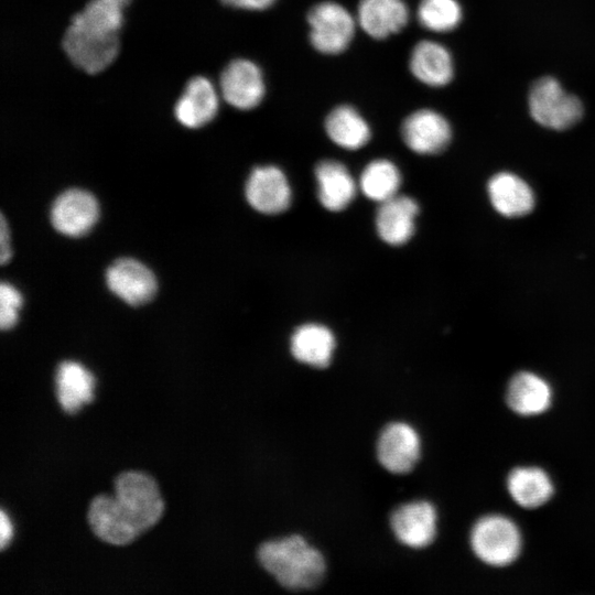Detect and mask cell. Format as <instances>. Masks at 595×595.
Listing matches in <instances>:
<instances>
[{"instance_id": "obj_5", "label": "cell", "mask_w": 595, "mask_h": 595, "mask_svg": "<svg viewBox=\"0 0 595 595\" xmlns=\"http://www.w3.org/2000/svg\"><path fill=\"white\" fill-rule=\"evenodd\" d=\"M529 110L539 125L553 130L569 129L583 116L582 101L549 76L538 79L531 86Z\"/></svg>"}, {"instance_id": "obj_21", "label": "cell", "mask_w": 595, "mask_h": 595, "mask_svg": "<svg viewBox=\"0 0 595 595\" xmlns=\"http://www.w3.org/2000/svg\"><path fill=\"white\" fill-rule=\"evenodd\" d=\"M317 196L324 208L331 212L345 209L355 198L357 186L347 167L334 160L316 165Z\"/></svg>"}, {"instance_id": "obj_2", "label": "cell", "mask_w": 595, "mask_h": 595, "mask_svg": "<svg viewBox=\"0 0 595 595\" xmlns=\"http://www.w3.org/2000/svg\"><path fill=\"white\" fill-rule=\"evenodd\" d=\"M129 3L130 0H89L72 17L62 47L73 65L87 74H98L113 63Z\"/></svg>"}, {"instance_id": "obj_18", "label": "cell", "mask_w": 595, "mask_h": 595, "mask_svg": "<svg viewBox=\"0 0 595 595\" xmlns=\"http://www.w3.org/2000/svg\"><path fill=\"white\" fill-rule=\"evenodd\" d=\"M418 213V203L409 196L397 194L380 203L376 215L379 237L392 246L405 244L414 234Z\"/></svg>"}, {"instance_id": "obj_1", "label": "cell", "mask_w": 595, "mask_h": 595, "mask_svg": "<svg viewBox=\"0 0 595 595\" xmlns=\"http://www.w3.org/2000/svg\"><path fill=\"white\" fill-rule=\"evenodd\" d=\"M113 495H98L89 504L87 519L102 541L125 545L153 527L164 511L159 486L147 473H120Z\"/></svg>"}, {"instance_id": "obj_19", "label": "cell", "mask_w": 595, "mask_h": 595, "mask_svg": "<svg viewBox=\"0 0 595 595\" xmlns=\"http://www.w3.org/2000/svg\"><path fill=\"white\" fill-rule=\"evenodd\" d=\"M409 68L419 82L431 87L445 86L454 76V63L450 51L431 40H422L413 46Z\"/></svg>"}, {"instance_id": "obj_28", "label": "cell", "mask_w": 595, "mask_h": 595, "mask_svg": "<svg viewBox=\"0 0 595 595\" xmlns=\"http://www.w3.org/2000/svg\"><path fill=\"white\" fill-rule=\"evenodd\" d=\"M221 3L238 9L262 11L270 8L277 0H220Z\"/></svg>"}, {"instance_id": "obj_12", "label": "cell", "mask_w": 595, "mask_h": 595, "mask_svg": "<svg viewBox=\"0 0 595 595\" xmlns=\"http://www.w3.org/2000/svg\"><path fill=\"white\" fill-rule=\"evenodd\" d=\"M405 145L418 154H436L451 142L452 128L444 116L433 109H418L401 125Z\"/></svg>"}, {"instance_id": "obj_17", "label": "cell", "mask_w": 595, "mask_h": 595, "mask_svg": "<svg viewBox=\"0 0 595 595\" xmlns=\"http://www.w3.org/2000/svg\"><path fill=\"white\" fill-rule=\"evenodd\" d=\"M403 0H359L357 24L372 39L383 40L399 33L409 22Z\"/></svg>"}, {"instance_id": "obj_16", "label": "cell", "mask_w": 595, "mask_h": 595, "mask_svg": "<svg viewBox=\"0 0 595 595\" xmlns=\"http://www.w3.org/2000/svg\"><path fill=\"white\" fill-rule=\"evenodd\" d=\"M509 498L520 508L537 510L554 497L555 484L547 469L537 465L511 468L505 479Z\"/></svg>"}, {"instance_id": "obj_8", "label": "cell", "mask_w": 595, "mask_h": 595, "mask_svg": "<svg viewBox=\"0 0 595 595\" xmlns=\"http://www.w3.org/2000/svg\"><path fill=\"white\" fill-rule=\"evenodd\" d=\"M379 464L397 475L410 473L421 457L418 432L405 422H390L382 428L376 444Z\"/></svg>"}, {"instance_id": "obj_4", "label": "cell", "mask_w": 595, "mask_h": 595, "mask_svg": "<svg viewBox=\"0 0 595 595\" xmlns=\"http://www.w3.org/2000/svg\"><path fill=\"white\" fill-rule=\"evenodd\" d=\"M469 549L485 566L505 569L520 558L523 534L518 523L507 515L485 513L477 518L468 534Z\"/></svg>"}, {"instance_id": "obj_3", "label": "cell", "mask_w": 595, "mask_h": 595, "mask_svg": "<svg viewBox=\"0 0 595 595\" xmlns=\"http://www.w3.org/2000/svg\"><path fill=\"white\" fill-rule=\"evenodd\" d=\"M257 558L280 586L292 592L314 589L325 577L323 554L299 534L261 543Z\"/></svg>"}, {"instance_id": "obj_10", "label": "cell", "mask_w": 595, "mask_h": 595, "mask_svg": "<svg viewBox=\"0 0 595 595\" xmlns=\"http://www.w3.org/2000/svg\"><path fill=\"white\" fill-rule=\"evenodd\" d=\"M553 401L554 390L550 381L529 370L516 372L505 390L507 408L521 418H536L547 413Z\"/></svg>"}, {"instance_id": "obj_26", "label": "cell", "mask_w": 595, "mask_h": 595, "mask_svg": "<svg viewBox=\"0 0 595 595\" xmlns=\"http://www.w3.org/2000/svg\"><path fill=\"white\" fill-rule=\"evenodd\" d=\"M462 15L457 0H421L416 10L419 23L436 33L450 32L457 28Z\"/></svg>"}, {"instance_id": "obj_20", "label": "cell", "mask_w": 595, "mask_h": 595, "mask_svg": "<svg viewBox=\"0 0 595 595\" xmlns=\"http://www.w3.org/2000/svg\"><path fill=\"white\" fill-rule=\"evenodd\" d=\"M487 191L491 205L502 216L521 217L534 207L531 187L513 173L495 174L488 182Z\"/></svg>"}, {"instance_id": "obj_9", "label": "cell", "mask_w": 595, "mask_h": 595, "mask_svg": "<svg viewBox=\"0 0 595 595\" xmlns=\"http://www.w3.org/2000/svg\"><path fill=\"white\" fill-rule=\"evenodd\" d=\"M389 523L400 543L412 549H424L436 538L437 511L430 501L418 500L393 509Z\"/></svg>"}, {"instance_id": "obj_30", "label": "cell", "mask_w": 595, "mask_h": 595, "mask_svg": "<svg viewBox=\"0 0 595 595\" xmlns=\"http://www.w3.org/2000/svg\"><path fill=\"white\" fill-rule=\"evenodd\" d=\"M12 536V527L9 518L2 510L0 512V545L1 549H4V547L8 544Z\"/></svg>"}, {"instance_id": "obj_11", "label": "cell", "mask_w": 595, "mask_h": 595, "mask_svg": "<svg viewBox=\"0 0 595 595\" xmlns=\"http://www.w3.org/2000/svg\"><path fill=\"white\" fill-rule=\"evenodd\" d=\"M99 207L96 198L87 191L72 188L56 197L51 208V223L61 234L68 237L86 235L96 224Z\"/></svg>"}, {"instance_id": "obj_13", "label": "cell", "mask_w": 595, "mask_h": 595, "mask_svg": "<svg viewBox=\"0 0 595 595\" xmlns=\"http://www.w3.org/2000/svg\"><path fill=\"white\" fill-rule=\"evenodd\" d=\"M220 93L205 76L192 77L174 105L175 119L190 129L209 123L219 110Z\"/></svg>"}, {"instance_id": "obj_6", "label": "cell", "mask_w": 595, "mask_h": 595, "mask_svg": "<svg viewBox=\"0 0 595 595\" xmlns=\"http://www.w3.org/2000/svg\"><path fill=\"white\" fill-rule=\"evenodd\" d=\"M310 42L317 52L336 55L351 43L357 20L344 6L335 1H323L313 6L307 13Z\"/></svg>"}, {"instance_id": "obj_27", "label": "cell", "mask_w": 595, "mask_h": 595, "mask_svg": "<svg viewBox=\"0 0 595 595\" xmlns=\"http://www.w3.org/2000/svg\"><path fill=\"white\" fill-rule=\"evenodd\" d=\"M21 305V293L12 284L2 282L0 284V326L3 331L15 325Z\"/></svg>"}, {"instance_id": "obj_23", "label": "cell", "mask_w": 595, "mask_h": 595, "mask_svg": "<svg viewBox=\"0 0 595 595\" xmlns=\"http://www.w3.org/2000/svg\"><path fill=\"white\" fill-rule=\"evenodd\" d=\"M95 379L83 365L66 360L56 371L57 400L67 413L77 412L80 407L93 400Z\"/></svg>"}, {"instance_id": "obj_24", "label": "cell", "mask_w": 595, "mask_h": 595, "mask_svg": "<svg viewBox=\"0 0 595 595\" xmlns=\"http://www.w3.org/2000/svg\"><path fill=\"white\" fill-rule=\"evenodd\" d=\"M325 131L335 144L346 150L360 149L371 138L368 122L349 105H339L327 115Z\"/></svg>"}, {"instance_id": "obj_15", "label": "cell", "mask_w": 595, "mask_h": 595, "mask_svg": "<svg viewBox=\"0 0 595 595\" xmlns=\"http://www.w3.org/2000/svg\"><path fill=\"white\" fill-rule=\"evenodd\" d=\"M245 192L250 206L262 214H280L291 203L288 178L273 165L255 167L247 180Z\"/></svg>"}, {"instance_id": "obj_29", "label": "cell", "mask_w": 595, "mask_h": 595, "mask_svg": "<svg viewBox=\"0 0 595 595\" xmlns=\"http://www.w3.org/2000/svg\"><path fill=\"white\" fill-rule=\"evenodd\" d=\"M0 262L4 264L9 261L11 257L10 248V235L9 228L7 226L3 215H1V225H0Z\"/></svg>"}, {"instance_id": "obj_14", "label": "cell", "mask_w": 595, "mask_h": 595, "mask_svg": "<svg viewBox=\"0 0 595 595\" xmlns=\"http://www.w3.org/2000/svg\"><path fill=\"white\" fill-rule=\"evenodd\" d=\"M106 282L112 293L133 306L149 302L158 286L153 272L131 258L115 261L107 269Z\"/></svg>"}, {"instance_id": "obj_7", "label": "cell", "mask_w": 595, "mask_h": 595, "mask_svg": "<svg viewBox=\"0 0 595 595\" xmlns=\"http://www.w3.org/2000/svg\"><path fill=\"white\" fill-rule=\"evenodd\" d=\"M221 98L238 110H251L260 105L266 94L261 68L247 58L229 62L219 77Z\"/></svg>"}, {"instance_id": "obj_25", "label": "cell", "mask_w": 595, "mask_h": 595, "mask_svg": "<svg viewBox=\"0 0 595 595\" xmlns=\"http://www.w3.org/2000/svg\"><path fill=\"white\" fill-rule=\"evenodd\" d=\"M401 184L398 167L389 160L377 159L369 162L361 172L359 186L364 195L382 203L397 195Z\"/></svg>"}, {"instance_id": "obj_22", "label": "cell", "mask_w": 595, "mask_h": 595, "mask_svg": "<svg viewBox=\"0 0 595 595\" xmlns=\"http://www.w3.org/2000/svg\"><path fill=\"white\" fill-rule=\"evenodd\" d=\"M336 343L331 329L320 324H304L291 337L292 356L314 368H326L332 360Z\"/></svg>"}]
</instances>
